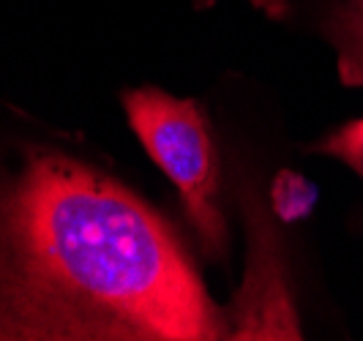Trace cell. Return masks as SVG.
Segmentation results:
<instances>
[{
	"instance_id": "6da1fadb",
	"label": "cell",
	"mask_w": 363,
	"mask_h": 341,
	"mask_svg": "<svg viewBox=\"0 0 363 341\" xmlns=\"http://www.w3.org/2000/svg\"><path fill=\"white\" fill-rule=\"evenodd\" d=\"M230 336L178 235L123 183L57 150H30L3 183L0 339Z\"/></svg>"
},
{
	"instance_id": "7a4b0ae2",
	"label": "cell",
	"mask_w": 363,
	"mask_h": 341,
	"mask_svg": "<svg viewBox=\"0 0 363 341\" xmlns=\"http://www.w3.org/2000/svg\"><path fill=\"white\" fill-rule=\"evenodd\" d=\"M123 107L128 126L150 162L178 189L202 246L211 254H224L227 221L218 205L221 169L200 104L162 88H137L123 93Z\"/></svg>"
},
{
	"instance_id": "3957f363",
	"label": "cell",
	"mask_w": 363,
	"mask_h": 341,
	"mask_svg": "<svg viewBox=\"0 0 363 341\" xmlns=\"http://www.w3.org/2000/svg\"><path fill=\"white\" fill-rule=\"evenodd\" d=\"M323 150L336 156V159H345L347 153H355V150H363V118L352 121L342 126L336 134H330L323 145Z\"/></svg>"
},
{
	"instance_id": "277c9868",
	"label": "cell",
	"mask_w": 363,
	"mask_h": 341,
	"mask_svg": "<svg viewBox=\"0 0 363 341\" xmlns=\"http://www.w3.org/2000/svg\"><path fill=\"white\" fill-rule=\"evenodd\" d=\"M342 162L347 164V167H352L358 175L363 178V150H355V153H347Z\"/></svg>"
}]
</instances>
